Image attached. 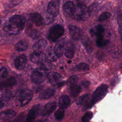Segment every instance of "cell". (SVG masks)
Here are the masks:
<instances>
[{"label": "cell", "mask_w": 122, "mask_h": 122, "mask_svg": "<svg viewBox=\"0 0 122 122\" xmlns=\"http://www.w3.org/2000/svg\"><path fill=\"white\" fill-rule=\"evenodd\" d=\"M90 15V10L87 6L82 2L79 1L73 15L74 19L79 21H84L89 17Z\"/></svg>", "instance_id": "obj_1"}, {"label": "cell", "mask_w": 122, "mask_h": 122, "mask_svg": "<svg viewBox=\"0 0 122 122\" xmlns=\"http://www.w3.org/2000/svg\"><path fill=\"white\" fill-rule=\"evenodd\" d=\"M32 98V92L28 89L20 90L15 98V103L17 106H23L27 104Z\"/></svg>", "instance_id": "obj_2"}, {"label": "cell", "mask_w": 122, "mask_h": 122, "mask_svg": "<svg viewBox=\"0 0 122 122\" xmlns=\"http://www.w3.org/2000/svg\"><path fill=\"white\" fill-rule=\"evenodd\" d=\"M108 88V87L106 84H102L95 89L92 94L91 100L89 103L90 107L96 103L105 96L107 92Z\"/></svg>", "instance_id": "obj_3"}, {"label": "cell", "mask_w": 122, "mask_h": 122, "mask_svg": "<svg viewBox=\"0 0 122 122\" xmlns=\"http://www.w3.org/2000/svg\"><path fill=\"white\" fill-rule=\"evenodd\" d=\"M64 32L63 27L60 24L52 26L50 29L48 34V38L51 41H56Z\"/></svg>", "instance_id": "obj_4"}, {"label": "cell", "mask_w": 122, "mask_h": 122, "mask_svg": "<svg viewBox=\"0 0 122 122\" xmlns=\"http://www.w3.org/2000/svg\"><path fill=\"white\" fill-rule=\"evenodd\" d=\"M96 37V45L99 47L104 46L107 43V41L105 40L103 38L104 33V29L103 27L98 24L95 27V30L93 31Z\"/></svg>", "instance_id": "obj_5"}, {"label": "cell", "mask_w": 122, "mask_h": 122, "mask_svg": "<svg viewBox=\"0 0 122 122\" xmlns=\"http://www.w3.org/2000/svg\"><path fill=\"white\" fill-rule=\"evenodd\" d=\"M8 21L17 27L20 31L24 29L26 20L25 18L22 15H14L9 18Z\"/></svg>", "instance_id": "obj_6"}, {"label": "cell", "mask_w": 122, "mask_h": 122, "mask_svg": "<svg viewBox=\"0 0 122 122\" xmlns=\"http://www.w3.org/2000/svg\"><path fill=\"white\" fill-rule=\"evenodd\" d=\"M45 71L41 68L33 71L30 75L31 81L36 83H42L45 79Z\"/></svg>", "instance_id": "obj_7"}, {"label": "cell", "mask_w": 122, "mask_h": 122, "mask_svg": "<svg viewBox=\"0 0 122 122\" xmlns=\"http://www.w3.org/2000/svg\"><path fill=\"white\" fill-rule=\"evenodd\" d=\"M60 3L61 0H51L48 5L47 12L54 17L57 16L60 11Z\"/></svg>", "instance_id": "obj_8"}, {"label": "cell", "mask_w": 122, "mask_h": 122, "mask_svg": "<svg viewBox=\"0 0 122 122\" xmlns=\"http://www.w3.org/2000/svg\"><path fill=\"white\" fill-rule=\"evenodd\" d=\"M48 79L50 83L53 85L61 86L63 84L62 77L60 74L56 72H50L48 73Z\"/></svg>", "instance_id": "obj_9"}, {"label": "cell", "mask_w": 122, "mask_h": 122, "mask_svg": "<svg viewBox=\"0 0 122 122\" xmlns=\"http://www.w3.org/2000/svg\"><path fill=\"white\" fill-rule=\"evenodd\" d=\"M30 61L34 63L41 65L47 59L46 55L41 51H34L30 55Z\"/></svg>", "instance_id": "obj_10"}, {"label": "cell", "mask_w": 122, "mask_h": 122, "mask_svg": "<svg viewBox=\"0 0 122 122\" xmlns=\"http://www.w3.org/2000/svg\"><path fill=\"white\" fill-rule=\"evenodd\" d=\"M41 105L38 104L33 106L29 111L25 122H31L38 116L40 111Z\"/></svg>", "instance_id": "obj_11"}, {"label": "cell", "mask_w": 122, "mask_h": 122, "mask_svg": "<svg viewBox=\"0 0 122 122\" xmlns=\"http://www.w3.org/2000/svg\"><path fill=\"white\" fill-rule=\"evenodd\" d=\"M63 10L65 16L68 17L73 16L75 11V6L71 1H68L63 6Z\"/></svg>", "instance_id": "obj_12"}, {"label": "cell", "mask_w": 122, "mask_h": 122, "mask_svg": "<svg viewBox=\"0 0 122 122\" xmlns=\"http://www.w3.org/2000/svg\"><path fill=\"white\" fill-rule=\"evenodd\" d=\"M64 48L65 40L62 38L56 43L53 49V51L57 57H61L62 56Z\"/></svg>", "instance_id": "obj_13"}, {"label": "cell", "mask_w": 122, "mask_h": 122, "mask_svg": "<svg viewBox=\"0 0 122 122\" xmlns=\"http://www.w3.org/2000/svg\"><path fill=\"white\" fill-rule=\"evenodd\" d=\"M71 38L76 41H79L82 38V33L80 29L74 25H70L68 26Z\"/></svg>", "instance_id": "obj_14"}, {"label": "cell", "mask_w": 122, "mask_h": 122, "mask_svg": "<svg viewBox=\"0 0 122 122\" xmlns=\"http://www.w3.org/2000/svg\"><path fill=\"white\" fill-rule=\"evenodd\" d=\"M27 62V58L25 55L21 54L16 57L14 60V64L16 69L18 70L23 69L26 65Z\"/></svg>", "instance_id": "obj_15"}, {"label": "cell", "mask_w": 122, "mask_h": 122, "mask_svg": "<svg viewBox=\"0 0 122 122\" xmlns=\"http://www.w3.org/2000/svg\"><path fill=\"white\" fill-rule=\"evenodd\" d=\"M65 55L68 59H71L74 57L75 47L74 44L71 41H68L65 46Z\"/></svg>", "instance_id": "obj_16"}, {"label": "cell", "mask_w": 122, "mask_h": 122, "mask_svg": "<svg viewBox=\"0 0 122 122\" xmlns=\"http://www.w3.org/2000/svg\"><path fill=\"white\" fill-rule=\"evenodd\" d=\"M56 103L55 102H51L47 103L43 107L41 114L42 116L49 115L51 114L56 109Z\"/></svg>", "instance_id": "obj_17"}, {"label": "cell", "mask_w": 122, "mask_h": 122, "mask_svg": "<svg viewBox=\"0 0 122 122\" xmlns=\"http://www.w3.org/2000/svg\"><path fill=\"white\" fill-rule=\"evenodd\" d=\"M29 18L30 21L35 24L37 26H40L44 23V19L39 13L30 14L29 15Z\"/></svg>", "instance_id": "obj_18"}, {"label": "cell", "mask_w": 122, "mask_h": 122, "mask_svg": "<svg viewBox=\"0 0 122 122\" xmlns=\"http://www.w3.org/2000/svg\"><path fill=\"white\" fill-rule=\"evenodd\" d=\"M16 112L13 110L7 109L0 113V120L2 121H8L15 117Z\"/></svg>", "instance_id": "obj_19"}, {"label": "cell", "mask_w": 122, "mask_h": 122, "mask_svg": "<svg viewBox=\"0 0 122 122\" xmlns=\"http://www.w3.org/2000/svg\"><path fill=\"white\" fill-rule=\"evenodd\" d=\"M3 29L7 33L11 34V35H15L17 34L20 30L19 29L16 27L15 26L9 22V21L7 22L4 25Z\"/></svg>", "instance_id": "obj_20"}, {"label": "cell", "mask_w": 122, "mask_h": 122, "mask_svg": "<svg viewBox=\"0 0 122 122\" xmlns=\"http://www.w3.org/2000/svg\"><path fill=\"white\" fill-rule=\"evenodd\" d=\"M28 22L29 23V25L27 23V27L26 30V33L30 37L33 39L38 38L40 36V32L37 29L32 28L31 25H30V22L28 21Z\"/></svg>", "instance_id": "obj_21"}, {"label": "cell", "mask_w": 122, "mask_h": 122, "mask_svg": "<svg viewBox=\"0 0 122 122\" xmlns=\"http://www.w3.org/2000/svg\"><path fill=\"white\" fill-rule=\"evenodd\" d=\"M70 99L68 95H63L59 99V105L60 108L64 109L68 108L70 105Z\"/></svg>", "instance_id": "obj_22"}, {"label": "cell", "mask_w": 122, "mask_h": 122, "mask_svg": "<svg viewBox=\"0 0 122 122\" xmlns=\"http://www.w3.org/2000/svg\"><path fill=\"white\" fill-rule=\"evenodd\" d=\"M16 83V79L13 77H10L0 82V87L8 88L14 86Z\"/></svg>", "instance_id": "obj_23"}, {"label": "cell", "mask_w": 122, "mask_h": 122, "mask_svg": "<svg viewBox=\"0 0 122 122\" xmlns=\"http://www.w3.org/2000/svg\"><path fill=\"white\" fill-rule=\"evenodd\" d=\"M81 43L88 52H91L93 50V45L88 37H85L81 39Z\"/></svg>", "instance_id": "obj_24"}, {"label": "cell", "mask_w": 122, "mask_h": 122, "mask_svg": "<svg viewBox=\"0 0 122 122\" xmlns=\"http://www.w3.org/2000/svg\"><path fill=\"white\" fill-rule=\"evenodd\" d=\"M47 46V42L45 40H40L36 42L33 46V49L36 51H41Z\"/></svg>", "instance_id": "obj_25"}, {"label": "cell", "mask_w": 122, "mask_h": 122, "mask_svg": "<svg viewBox=\"0 0 122 122\" xmlns=\"http://www.w3.org/2000/svg\"><path fill=\"white\" fill-rule=\"evenodd\" d=\"M29 46V42L26 40H21L17 42L15 48L18 51H23L26 50Z\"/></svg>", "instance_id": "obj_26"}, {"label": "cell", "mask_w": 122, "mask_h": 122, "mask_svg": "<svg viewBox=\"0 0 122 122\" xmlns=\"http://www.w3.org/2000/svg\"><path fill=\"white\" fill-rule=\"evenodd\" d=\"M55 92L54 89L52 88H48L45 90L41 92L39 95V98L41 99H47L52 96Z\"/></svg>", "instance_id": "obj_27"}, {"label": "cell", "mask_w": 122, "mask_h": 122, "mask_svg": "<svg viewBox=\"0 0 122 122\" xmlns=\"http://www.w3.org/2000/svg\"><path fill=\"white\" fill-rule=\"evenodd\" d=\"M90 98V94H85L80 96L76 100V104L78 105H86L89 101Z\"/></svg>", "instance_id": "obj_28"}, {"label": "cell", "mask_w": 122, "mask_h": 122, "mask_svg": "<svg viewBox=\"0 0 122 122\" xmlns=\"http://www.w3.org/2000/svg\"><path fill=\"white\" fill-rule=\"evenodd\" d=\"M78 78L77 76L73 75L71 76L67 81V84L70 88L77 85Z\"/></svg>", "instance_id": "obj_29"}, {"label": "cell", "mask_w": 122, "mask_h": 122, "mask_svg": "<svg viewBox=\"0 0 122 122\" xmlns=\"http://www.w3.org/2000/svg\"><path fill=\"white\" fill-rule=\"evenodd\" d=\"M81 91V87L77 85L70 88L71 95L73 97H75L80 93Z\"/></svg>", "instance_id": "obj_30"}, {"label": "cell", "mask_w": 122, "mask_h": 122, "mask_svg": "<svg viewBox=\"0 0 122 122\" xmlns=\"http://www.w3.org/2000/svg\"><path fill=\"white\" fill-rule=\"evenodd\" d=\"M64 116V109H59L56 111L54 114V117L55 119L58 121L61 120Z\"/></svg>", "instance_id": "obj_31"}, {"label": "cell", "mask_w": 122, "mask_h": 122, "mask_svg": "<svg viewBox=\"0 0 122 122\" xmlns=\"http://www.w3.org/2000/svg\"><path fill=\"white\" fill-rule=\"evenodd\" d=\"M76 67V69L80 71H88L90 69L89 65L83 62H81L78 64Z\"/></svg>", "instance_id": "obj_32"}, {"label": "cell", "mask_w": 122, "mask_h": 122, "mask_svg": "<svg viewBox=\"0 0 122 122\" xmlns=\"http://www.w3.org/2000/svg\"><path fill=\"white\" fill-rule=\"evenodd\" d=\"M93 117V113L92 112H87L82 118V122H89Z\"/></svg>", "instance_id": "obj_33"}, {"label": "cell", "mask_w": 122, "mask_h": 122, "mask_svg": "<svg viewBox=\"0 0 122 122\" xmlns=\"http://www.w3.org/2000/svg\"><path fill=\"white\" fill-rule=\"evenodd\" d=\"M111 14L110 12H107V11H105L102 13L99 17V21H103L104 20H106L109 18L111 16Z\"/></svg>", "instance_id": "obj_34"}, {"label": "cell", "mask_w": 122, "mask_h": 122, "mask_svg": "<svg viewBox=\"0 0 122 122\" xmlns=\"http://www.w3.org/2000/svg\"><path fill=\"white\" fill-rule=\"evenodd\" d=\"M8 75V72L7 69L3 67L0 69V81L5 79Z\"/></svg>", "instance_id": "obj_35"}, {"label": "cell", "mask_w": 122, "mask_h": 122, "mask_svg": "<svg viewBox=\"0 0 122 122\" xmlns=\"http://www.w3.org/2000/svg\"><path fill=\"white\" fill-rule=\"evenodd\" d=\"M54 20V17L51 15V14L47 13L45 15V18L44 19V23L45 24H49L52 22Z\"/></svg>", "instance_id": "obj_36"}, {"label": "cell", "mask_w": 122, "mask_h": 122, "mask_svg": "<svg viewBox=\"0 0 122 122\" xmlns=\"http://www.w3.org/2000/svg\"><path fill=\"white\" fill-rule=\"evenodd\" d=\"M118 24L120 30V31H122V14L120 15L117 18Z\"/></svg>", "instance_id": "obj_37"}, {"label": "cell", "mask_w": 122, "mask_h": 122, "mask_svg": "<svg viewBox=\"0 0 122 122\" xmlns=\"http://www.w3.org/2000/svg\"><path fill=\"white\" fill-rule=\"evenodd\" d=\"M24 117V115L23 113H21L17 117V119H16L14 121V122H21L23 121Z\"/></svg>", "instance_id": "obj_38"}, {"label": "cell", "mask_w": 122, "mask_h": 122, "mask_svg": "<svg viewBox=\"0 0 122 122\" xmlns=\"http://www.w3.org/2000/svg\"><path fill=\"white\" fill-rule=\"evenodd\" d=\"M81 85L84 88H87L90 85V82L88 81H83L81 82Z\"/></svg>", "instance_id": "obj_39"}, {"label": "cell", "mask_w": 122, "mask_h": 122, "mask_svg": "<svg viewBox=\"0 0 122 122\" xmlns=\"http://www.w3.org/2000/svg\"><path fill=\"white\" fill-rule=\"evenodd\" d=\"M3 103L0 100V109H1L2 107H3Z\"/></svg>", "instance_id": "obj_40"}, {"label": "cell", "mask_w": 122, "mask_h": 122, "mask_svg": "<svg viewBox=\"0 0 122 122\" xmlns=\"http://www.w3.org/2000/svg\"><path fill=\"white\" fill-rule=\"evenodd\" d=\"M121 33H122V31H121Z\"/></svg>", "instance_id": "obj_41"}, {"label": "cell", "mask_w": 122, "mask_h": 122, "mask_svg": "<svg viewBox=\"0 0 122 122\" xmlns=\"http://www.w3.org/2000/svg\"><path fill=\"white\" fill-rule=\"evenodd\" d=\"M121 68H122V64H121Z\"/></svg>", "instance_id": "obj_42"}, {"label": "cell", "mask_w": 122, "mask_h": 122, "mask_svg": "<svg viewBox=\"0 0 122 122\" xmlns=\"http://www.w3.org/2000/svg\"><path fill=\"white\" fill-rule=\"evenodd\" d=\"M0 24H1V20L0 19Z\"/></svg>", "instance_id": "obj_43"}, {"label": "cell", "mask_w": 122, "mask_h": 122, "mask_svg": "<svg viewBox=\"0 0 122 122\" xmlns=\"http://www.w3.org/2000/svg\"></svg>", "instance_id": "obj_44"}]
</instances>
